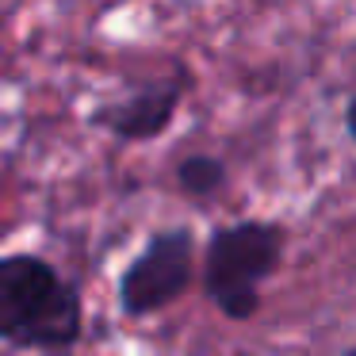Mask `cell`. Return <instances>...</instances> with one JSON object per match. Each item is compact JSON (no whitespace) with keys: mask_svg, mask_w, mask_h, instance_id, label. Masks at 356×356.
<instances>
[{"mask_svg":"<svg viewBox=\"0 0 356 356\" xmlns=\"http://www.w3.org/2000/svg\"><path fill=\"white\" fill-rule=\"evenodd\" d=\"M85 333V302L47 257H0V341L12 348H73Z\"/></svg>","mask_w":356,"mask_h":356,"instance_id":"obj_1","label":"cell"},{"mask_svg":"<svg viewBox=\"0 0 356 356\" xmlns=\"http://www.w3.org/2000/svg\"><path fill=\"white\" fill-rule=\"evenodd\" d=\"M284 261V230L264 218L218 226L203 253V291L230 322H249L261 310V284Z\"/></svg>","mask_w":356,"mask_h":356,"instance_id":"obj_2","label":"cell"},{"mask_svg":"<svg viewBox=\"0 0 356 356\" xmlns=\"http://www.w3.org/2000/svg\"><path fill=\"white\" fill-rule=\"evenodd\" d=\"M195 276V238L188 226H172L146 241L119 280V307L127 318H146L177 302Z\"/></svg>","mask_w":356,"mask_h":356,"instance_id":"obj_3","label":"cell"},{"mask_svg":"<svg viewBox=\"0 0 356 356\" xmlns=\"http://www.w3.org/2000/svg\"><path fill=\"white\" fill-rule=\"evenodd\" d=\"M188 77L184 65H177L172 73L165 77H154L146 81L142 88L127 92L123 100H111V104H100V108L88 115V123L108 131L111 138H123V142H149L157 134H165V127L172 123L180 100L188 96Z\"/></svg>","mask_w":356,"mask_h":356,"instance_id":"obj_4","label":"cell"},{"mask_svg":"<svg viewBox=\"0 0 356 356\" xmlns=\"http://www.w3.org/2000/svg\"><path fill=\"white\" fill-rule=\"evenodd\" d=\"M177 184L184 195L192 200H211L226 188V161L222 157H211V154H188L184 161H177Z\"/></svg>","mask_w":356,"mask_h":356,"instance_id":"obj_5","label":"cell"}]
</instances>
